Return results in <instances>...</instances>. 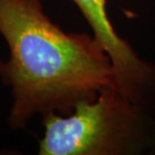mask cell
I'll list each match as a JSON object with an SVG mask.
<instances>
[{
    "instance_id": "cell-1",
    "label": "cell",
    "mask_w": 155,
    "mask_h": 155,
    "mask_svg": "<svg viewBox=\"0 0 155 155\" xmlns=\"http://www.w3.org/2000/svg\"><path fill=\"white\" fill-rule=\"evenodd\" d=\"M0 35L9 54L0 60V80L11 91L12 130L36 115H68L116 88L111 60L94 35L66 32L46 15L42 0H0Z\"/></svg>"
},
{
    "instance_id": "cell-2",
    "label": "cell",
    "mask_w": 155,
    "mask_h": 155,
    "mask_svg": "<svg viewBox=\"0 0 155 155\" xmlns=\"http://www.w3.org/2000/svg\"><path fill=\"white\" fill-rule=\"evenodd\" d=\"M154 121L115 87L72 113L42 116L39 155H137L150 146Z\"/></svg>"
},
{
    "instance_id": "cell-3",
    "label": "cell",
    "mask_w": 155,
    "mask_h": 155,
    "mask_svg": "<svg viewBox=\"0 0 155 155\" xmlns=\"http://www.w3.org/2000/svg\"><path fill=\"white\" fill-rule=\"evenodd\" d=\"M91 27L93 35L112 63L116 88L133 103L151 112L155 106V64L141 58L116 32L106 0H73Z\"/></svg>"
},
{
    "instance_id": "cell-4",
    "label": "cell",
    "mask_w": 155,
    "mask_h": 155,
    "mask_svg": "<svg viewBox=\"0 0 155 155\" xmlns=\"http://www.w3.org/2000/svg\"><path fill=\"white\" fill-rule=\"evenodd\" d=\"M150 145L152 146V150L154 151L153 153H155V122L153 124V131H152V138H151V143Z\"/></svg>"
}]
</instances>
